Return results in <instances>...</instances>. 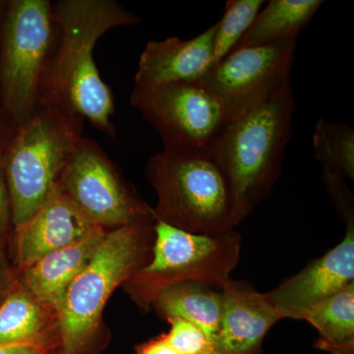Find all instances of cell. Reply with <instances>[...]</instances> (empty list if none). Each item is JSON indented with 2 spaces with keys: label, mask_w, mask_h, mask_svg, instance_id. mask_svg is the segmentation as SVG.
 I'll return each instance as SVG.
<instances>
[{
  "label": "cell",
  "mask_w": 354,
  "mask_h": 354,
  "mask_svg": "<svg viewBox=\"0 0 354 354\" xmlns=\"http://www.w3.org/2000/svg\"><path fill=\"white\" fill-rule=\"evenodd\" d=\"M53 14L60 41L44 70L39 97L80 114L114 138L113 94L97 70L94 50L111 30L138 24L141 19L114 0H59L53 4Z\"/></svg>",
  "instance_id": "cell-1"
},
{
  "label": "cell",
  "mask_w": 354,
  "mask_h": 354,
  "mask_svg": "<svg viewBox=\"0 0 354 354\" xmlns=\"http://www.w3.org/2000/svg\"><path fill=\"white\" fill-rule=\"evenodd\" d=\"M9 218H11L10 203H9L3 169L0 167V230L6 228Z\"/></svg>",
  "instance_id": "cell-26"
},
{
  "label": "cell",
  "mask_w": 354,
  "mask_h": 354,
  "mask_svg": "<svg viewBox=\"0 0 354 354\" xmlns=\"http://www.w3.org/2000/svg\"><path fill=\"white\" fill-rule=\"evenodd\" d=\"M130 104L157 131L164 151L180 155L211 156L232 121L200 81L135 86Z\"/></svg>",
  "instance_id": "cell-8"
},
{
  "label": "cell",
  "mask_w": 354,
  "mask_h": 354,
  "mask_svg": "<svg viewBox=\"0 0 354 354\" xmlns=\"http://www.w3.org/2000/svg\"><path fill=\"white\" fill-rule=\"evenodd\" d=\"M223 314L213 348L221 354H261L263 342L283 317L267 295L250 283L230 281L221 288Z\"/></svg>",
  "instance_id": "cell-12"
},
{
  "label": "cell",
  "mask_w": 354,
  "mask_h": 354,
  "mask_svg": "<svg viewBox=\"0 0 354 354\" xmlns=\"http://www.w3.org/2000/svg\"><path fill=\"white\" fill-rule=\"evenodd\" d=\"M152 220L144 218L106 232L70 283L57 310L62 354L83 353L113 291L141 269Z\"/></svg>",
  "instance_id": "cell-5"
},
{
  "label": "cell",
  "mask_w": 354,
  "mask_h": 354,
  "mask_svg": "<svg viewBox=\"0 0 354 354\" xmlns=\"http://www.w3.org/2000/svg\"><path fill=\"white\" fill-rule=\"evenodd\" d=\"M97 227L82 239L46 254L24 272L26 290L41 304L57 311L70 283L76 278L106 236Z\"/></svg>",
  "instance_id": "cell-15"
},
{
  "label": "cell",
  "mask_w": 354,
  "mask_h": 354,
  "mask_svg": "<svg viewBox=\"0 0 354 354\" xmlns=\"http://www.w3.org/2000/svg\"><path fill=\"white\" fill-rule=\"evenodd\" d=\"M203 354H221V353H218V351H215V349H212V351H207V353H203Z\"/></svg>",
  "instance_id": "cell-29"
},
{
  "label": "cell",
  "mask_w": 354,
  "mask_h": 354,
  "mask_svg": "<svg viewBox=\"0 0 354 354\" xmlns=\"http://www.w3.org/2000/svg\"><path fill=\"white\" fill-rule=\"evenodd\" d=\"M158 195L155 220L199 234H220L236 227L230 184L212 156L162 151L146 165Z\"/></svg>",
  "instance_id": "cell-4"
},
{
  "label": "cell",
  "mask_w": 354,
  "mask_h": 354,
  "mask_svg": "<svg viewBox=\"0 0 354 354\" xmlns=\"http://www.w3.org/2000/svg\"><path fill=\"white\" fill-rule=\"evenodd\" d=\"M84 118L46 97L16 128L3 156L11 220L16 232L31 218L57 185L79 140Z\"/></svg>",
  "instance_id": "cell-3"
},
{
  "label": "cell",
  "mask_w": 354,
  "mask_h": 354,
  "mask_svg": "<svg viewBox=\"0 0 354 354\" xmlns=\"http://www.w3.org/2000/svg\"><path fill=\"white\" fill-rule=\"evenodd\" d=\"M302 320L318 332L316 348L330 354H354V283L311 307Z\"/></svg>",
  "instance_id": "cell-18"
},
{
  "label": "cell",
  "mask_w": 354,
  "mask_h": 354,
  "mask_svg": "<svg viewBox=\"0 0 354 354\" xmlns=\"http://www.w3.org/2000/svg\"><path fill=\"white\" fill-rule=\"evenodd\" d=\"M50 0H12L6 7L0 85L7 118L22 125L36 109L53 46Z\"/></svg>",
  "instance_id": "cell-7"
},
{
  "label": "cell",
  "mask_w": 354,
  "mask_h": 354,
  "mask_svg": "<svg viewBox=\"0 0 354 354\" xmlns=\"http://www.w3.org/2000/svg\"><path fill=\"white\" fill-rule=\"evenodd\" d=\"M57 185L93 225L120 227L153 218L97 142L82 137Z\"/></svg>",
  "instance_id": "cell-9"
},
{
  "label": "cell",
  "mask_w": 354,
  "mask_h": 354,
  "mask_svg": "<svg viewBox=\"0 0 354 354\" xmlns=\"http://www.w3.org/2000/svg\"><path fill=\"white\" fill-rule=\"evenodd\" d=\"M95 227L55 185L31 218L16 232L20 267L27 269L46 254L74 243Z\"/></svg>",
  "instance_id": "cell-13"
},
{
  "label": "cell",
  "mask_w": 354,
  "mask_h": 354,
  "mask_svg": "<svg viewBox=\"0 0 354 354\" xmlns=\"http://www.w3.org/2000/svg\"><path fill=\"white\" fill-rule=\"evenodd\" d=\"M167 320L171 330L165 337L177 353L203 354L214 348L206 334L194 324L180 318Z\"/></svg>",
  "instance_id": "cell-22"
},
{
  "label": "cell",
  "mask_w": 354,
  "mask_h": 354,
  "mask_svg": "<svg viewBox=\"0 0 354 354\" xmlns=\"http://www.w3.org/2000/svg\"><path fill=\"white\" fill-rule=\"evenodd\" d=\"M15 130L16 129H10L9 127L6 128L3 125H1V127H0V134H4V133H6V134H13V133L15 132ZM9 142H10V140L0 138V143L3 144V145H8Z\"/></svg>",
  "instance_id": "cell-27"
},
{
  "label": "cell",
  "mask_w": 354,
  "mask_h": 354,
  "mask_svg": "<svg viewBox=\"0 0 354 354\" xmlns=\"http://www.w3.org/2000/svg\"><path fill=\"white\" fill-rule=\"evenodd\" d=\"M151 304L165 319L180 318L196 325L213 346L223 314L221 290L192 281L174 283L158 290Z\"/></svg>",
  "instance_id": "cell-16"
},
{
  "label": "cell",
  "mask_w": 354,
  "mask_h": 354,
  "mask_svg": "<svg viewBox=\"0 0 354 354\" xmlns=\"http://www.w3.org/2000/svg\"><path fill=\"white\" fill-rule=\"evenodd\" d=\"M315 157L323 165L344 178L354 179V129L342 122L317 121L313 134Z\"/></svg>",
  "instance_id": "cell-20"
},
{
  "label": "cell",
  "mask_w": 354,
  "mask_h": 354,
  "mask_svg": "<svg viewBox=\"0 0 354 354\" xmlns=\"http://www.w3.org/2000/svg\"><path fill=\"white\" fill-rule=\"evenodd\" d=\"M322 4L321 0H271L234 50L297 39Z\"/></svg>",
  "instance_id": "cell-17"
},
{
  "label": "cell",
  "mask_w": 354,
  "mask_h": 354,
  "mask_svg": "<svg viewBox=\"0 0 354 354\" xmlns=\"http://www.w3.org/2000/svg\"><path fill=\"white\" fill-rule=\"evenodd\" d=\"M297 39L232 50L200 82L227 109L232 120L290 82Z\"/></svg>",
  "instance_id": "cell-10"
},
{
  "label": "cell",
  "mask_w": 354,
  "mask_h": 354,
  "mask_svg": "<svg viewBox=\"0 0 354 354\" xmlns=\"http://www.w3.org/2000/svg\"><path fill=\"white\" fill-rule=\"evenodd\" d=\"M134 354H178L165 339V334L137 346Z\"/></svg>",
  "instance_id": "cell-25"
},
{
  "label": "cell",
  "mask_w": 354,
  "mask_h": 354,
  "mask_svg": "<svg viewBox=\"0 0 354 354\" xmlns=\"http://www.w3.org/2000/svg\"><path fill=\"white\" fill-rule=\"evenodd\" d=\"M323 181L329 191L337 211L344 220H354L353 196L344 183V177L329 169H323Z\"/></svg>",
  "instance_id": "cell-23"
},
{
  "label": "cell",
  "mask_w": 354,
  "mask_h": 354,
  "mask_svg": "<svg viewBox=\"0 0 354 354\" xmlns=\"http://www.w3.org/2000/svg\"><path fill=\"white\" fill-rule=\"evenodd\" d=\"M46 314L31 293L18 288L0 306V344L29 341L46 334Z\"/></svg>",
  "instance_id": "cell-19"
},
{
  "label": "cell",
  "mask_w": 354,
  "mask_h": 354,
  "mask_svg": "<svg viewBox=\"0 0 354 354\" xmlns=\"http://www.w3.org/2000/svg\"><path fill=\"white\" fill-rule=\"evenodd\" d=\"M266 2L263 0H228L223 18L216 23L213 65L230 55L252 26Z\"/></svg>",
  "instance_id": "cell-21"
},
{
  "label": "cell",
  "mask_w": 354,
  "mask_h": 354,
  "mask_svg": "<svg viewBox=\"0 0 354 354\" xmlns=\"http://www.w3.org/2000/svg\"><path fill=\"white\" fill-rule=\"evenodd\" d=\"M6 4L4 2L0 1V23H1L2 17L3 14L6 12Z\"/></svg>",
  "instance_id": "cell-28"
},
{
  "label": "cell",
  "mask_w": 354,
  "mask_h": 354,
  "mask_svg": "<svg viewBox=\"0 0 354 354\" xmlns=\"http://www.w3.org/2000/svg\"><path fill=\"white\" fill-rule=\"evenodd\" d=\"M51 354H62V353H60V348L57 349V351H55V353H53Z\"/></svg>",
  "instance_id": "cell-30"
},
{
  "label": "cell",
  "mask_w": 354,
  "mask_h": 354,
  "mask_svg": "<svg viewBox=\"0 0 354 354\" xmlns=\"http://www.w3.org/2000/svg\"><path fill=\"white\" fill-rule=\"evenodd\" d=\"M153 225L152 258L135 274V286L144 304L174 283H203L221 290L241 259V234L234 230L220 234H199L162 221Z\"/></svg>",
  "instance_id": "cell-6"
},
{
  "label": "cell",
  "mask_w": 354,
  "mask_h": 354,
  "mask_svg": "<svg viewBox=\"0 0 354 354\" xmlns=\"http://www.w3.org/2000/svg\"><path fill=\"white\" fill-rule=\"evenodd\" d=\"M297 109L290 82L230 121L212 157L227 177L237 225L271 194L279 178Z\"/></svg>",
  "instance_id": "cell-2"
},
{
  "label": "cell",
  "mask_w": 354,
  "mask_h": 354,
  "mask_svg": "<svg viewBox=\"0 0 354 354\" xmlns=\"http://www.w3.org/2000/svg\"><path fill=\"white\" fill-rule=\"evenodd\" d=\"M216 23L195 38L150 41L140 55L135 86L200 81L213 65Z\"/></svg>",
  "instance_id": "cell-14"
},
{
  "label": "cell",
  "mask_w": 354,
  "mask_h": 354,
  "mask_svg": "<svg viewBox=\"0 0 354 354\" xmlns=\"http://www.w3.org/2000/svg\"><path fill=\"white\" fill-rule=\"evenodd\" d=\"M346 225V235L337 246L266 292L283 319L302 320L311 307L354 283V220Z\"/></svg>",
  "instance_id": "cell-11"
},
{
  "label": "cell",
  "mask_w": 354,
  "mask_h": 354,
  "mask_svg": "<svg viewBox=\"0 0 354 354\" xmlns=\"http://www.w3.org/2000/svg\"><path fill=\"white\" fill-rule=\"evenodd\" d=\"M59 348V337L48 332L29 341L0 344V354H51Z\"/></svg>",
  "instance_id": "cell-24"
}]
</instances>
